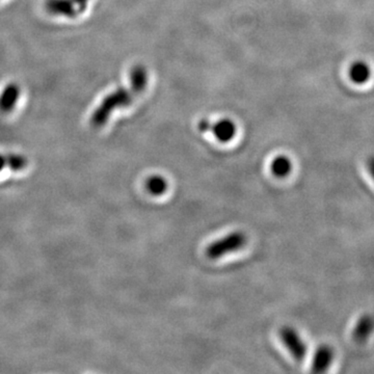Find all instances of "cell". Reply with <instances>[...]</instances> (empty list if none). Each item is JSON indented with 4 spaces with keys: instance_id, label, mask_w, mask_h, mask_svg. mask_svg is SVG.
<instances>
[{
    "instance_id": "3957f363",
    "label": "cell",
    "mask_w": 374,
    "mask_h": 374,
    "mask_svg": "<svg viewBox=\"0 0 374 374\" xmlns=\"http://www.w3.org/2000/svg\"><path fill=\"white\" fill-rule=\"evenodd\" d=\"M87 0H47L46 9L53 15L75 17L85 11Z\"/></svg>"
},
{
    "instance_id": "8992f818",
    "label": "cell",
    "mask_w": 374,
    "mask_h": 374,
    "mask_svg": "<svg viewBox=\"0 0 374 374\" xmlns=\"http://www.w3.org/2000/svg\"><path fill=\"white\" fill-rule=\"evenodd\" d=\"M374 332V316L365 314L362 316L353 331V337L357 343H364L371 337Z\"/></svg>"
},
{
    "instance_id": "5b68a950",
    "label": "cell",
    "mask_w": 374,
    "mask_h": 374,
    "mask_svg": "<svg viewBox=\"0 0 374 374\" xmlns=\"http://www.w3.org/2000/svg\"><path fill=\"white\" fill-rule=\"evenodd\" d=\"M334 349L329 345H322L316 349L312 362V371L322 373L326 371L334 361Z\"/></svg>"
},
{
    "instance_id": "8fae6325",
    "label": "cell",
    "mask_w": 374,
    "mask_h": 374,
    "mask_svg": "<svg viewBox=\"0 0 374 374\" xmlns=\"http://www.w3.org/2000/svg\"><path fill=\"white\" fill-rule=\"evenodd\" d=\"M148 83V73L143 66L134 67L130 72V87H134V91L138 92V95L146 89Z\"/></svg>"
},
{
    "instance_id": "ba28073f",
    "label": "cell",
    "mask_w": 374,
    "mask_h": 374,
    "mask_svg": "<svg viewBox=\"0 0 374 374\" xmlns=\"http://www.w3.org/2000/svg\"><path fill=\"white\" fill-rule=\"evenodd\" d=\"M210 132H212L220 143H229L236 134V125L229 118H225V120L212 123Z\"/></svg>"
},
{
    "instance_id": "5bb4252c",
    "label": "cell",
    "mask_w": 374,
    "mask_h": 374,
    "mask_svg": "<svg viewBox=\"0 0 374 374\" xmlns=\"http://www.w3.org/2000/svg\"><path fill=\"white\" fill-rule=\"evenodd\" d=\"M212 123L210 121L202 120L201 122L198 125V128H199L200 132H207L211 130Z\"/></svg>"
},
{
    "instance_id": "277c9868",
    "label": "cell",
    "mask_w": 374,
    "mask_h": 374,
    "mask_svg": "<svg viewBox=\"0 0 374 374\" xmlns=\"http://www.w3.org/2000/svg\"><path fill=\"white\" fill-rule=\"evenodd\" d=\"M280 338L286 349L298 362H302L306 357L307 346L302 337L291 326H283L279 331Z\"/></svg>"
},
{
    "instance_id": "7a4b0ae2",
    "label": "cell",
    "mask_w": 374,
    "mask_h": 374,
    "mask_svg": "<svg viewBox=\"0 0 374 374\" xmlns=\"http://www.w3.org/2000/svg\"><path fill=\"white\" fill-rule=\"evenodd\" d=\"M247 242V237L241 231H234L227 236L212 242L206 247L205 254L211 260L220 259L225 255L237 252L242 249Z\"/></svg>"
},
{
    "instance_id": "6da1fadb",
    "label": "cell",
    "mask_w": 374,
    "mask_h": 374,
    "mask_svg": "<svg viewBox=\"0 0 374 374\" xmlns=\"http://www.w3.org/2000/svg\"><path fill=\"white\" fill-rule=\"evenodd\" d=\"M138 95V92L134 91V87H130L129 89L121 87V89L106 96L101 104L96 108L95 112L92 114V126L95 128L103 127L108 118H110V114L114 110L130 105Z\"/></svg>"
},
{
    "instance_id": "4fadbf2b",
    "label": "cell",
    "mask_w": 374,
    "mask_h": 374,
    "mask_svg": "<svg viewBox=\"0 0 374 374\" xmlns=\"http://www.w3.org/2000/svg\"><path fill=\"white\" fill-rule=\"evenodd\" d=\"M167 187H169V183L163 176H151L147 179L146 189L152 196L163 195L167 191Z\"/></svg>"
},
{
    "instance_id": "52a82bcc",
    "label": "cell",
    "mask_w": 374,
    "mask_h": 374,
    "mask_svg": "<svg viewBox=\"0 0 374 374\" xmlns=\"http://www.w3.org/2000/svg\"><path fill=\"white\" fill-rule=\"evenodd\" d=\"M20 87L16 83H10L0 95V112L9 114L15 108L20 97Z\"/></svg>"
},
{
    "instance_id": "30bf717a",
    "label": "cell",
    "mask_w": 374,
    "mask_h": 374,
    "mask_svg": "<svg viewBox=\"0 0 374 374\" xmlns=\"http://www.w3.org/2000/svg\"><path fill=\"white\" fill-rule=\"evenodd\" d=\"M28 165V157L21 154H0V172L6 167L15 172L22 171Z\"/></svg>"
},
{
    "instance_id": "9c48e42d",
    "label": "cell",
    "mask_w": 374,
    "mask_h": 374,
    "mask_svg": "<svg viewBox=\"0 0 374 374\" xmlns=\"http://www.w3.org/2000/svg\"><path fill=\"white\" fill-rule=\"evenodd\" d=\"M349 79L355 85H364L371 76V69L365 61H355L349 68Z\"/></svg>"
},
{
    "instance_id": "7c38bea8",
    "label": "cell",
    "mask_w": 374,
    "mask_h": 374,
    "mask_svg": "<svg viewBox=\"0 0 374 374\" xmlns=\"http://www.w3.org/2000/svg\"><path fill=\"white\" fill-rule=\"evenodd\" d=\"M271 171L276 177H287L292 171L291 160L287 156L280 155L271 161Z\"/></svg>"
},
{
    "instance_id": "9a60e30c",
    "label": "cell",
    "mask_w": 374,
    "mask_h": 374,
    "mask_svg": "<svg viewBox=\"0 0 374 374\" xmlns=\"http://www.w3.org/2000/svg\"><path fill=\"white\" fill-rule=\"evenodd\" d=\"M368 171H369L370 175L374 180V156H371L367 163Z\"/></svg>"
}]
</instances>
